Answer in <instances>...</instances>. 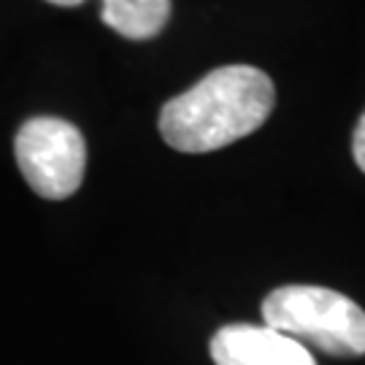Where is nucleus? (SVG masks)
<instances>
[{"instance_id": "obj_2", "label": "nucleus", "mask_w": 365, "mask_h": 365, "mask_svg": "<svg viewBox=\"0 0 365 365\" xmlns=\"http://www.w3.org/2000/svg\"><path fill=\"white\" fill-rule=\"evenodd\" d=\"M265 325L330 357L365 354V312L336 289L287 284L262 300Z\"/></svg>"}, {"instance_id": "obj_4", "label": "nucleus", "mask_w": 365, "mask_h": 365, "mask_svg": "<svg viewBox=\"0 0 365 365\" xmlns=\"http://www.w3.org/2000/svg\"><path fill=\"white\" fill-rule=\"evenodd\" d=\"M211 360L217 365H317L306 346L268 325H225L211 339Z\"/></svg>"}, {"instance_id": "obj_5", "label": "nucleus", "mask_w": 365, "mask_h": 365, "mask_svg": "<svg viewBox=\"0 0 365 365\" xmlns=\"http://www.w3.org/2000/svg\"><path fill=\"white\" fill-rule=\"evenodd\" d=\"M170 16V0H103V22L130 41L155 38Z\"/></svg>"}, {"instance_id": "obj_6", "label": "nucleus", "mask_w": 365, "mask_h": 365, "mask_svg": "<svg viewBox=\"0 0 365 365\" xmlns=\"http://www.w3.org/2000/svg\"><path fill=\"white\" fill-rule=\"evenodd\" d=\"M352 152H354V163L360 165V170L365 173V114L357 122V130H354V141H352Z\"/></svg>"}, {"instance_id": "obj_3", "label": "nucleus", "mask_w": 365, "mask_h": 365, "mask_svg": "<svg viewBox=\"0 0 365 365\" xmlns=\"http://www.w3.org/2000/svg\"><path fill=\"white\" fill-rule=\"evenodd\" d=\"M16 165L33 192L46 200L71 197L87 170L84 135L57 117L27 119L14 141Z\"/></svg>"}, {"instance_id": "obj_7", "label": "nucleus", "mask_w": 365, "mask_h": 365, "mask_svg": "<svg viewBox=\"0 0 365 365\" xmlns=\"http://www.w3.org/2000/svg\"><path fill=\"white\" fill-rule=\"evenodd\" d=\"M54 6H78V3H84V0H49Z\"/></svg>"}, {"instance_id": "obj_1", "label": "nucleus", "mask_w": 365, "mask_h": 365, "mask_svg": "<svg viewBox=\"0 0 365 365\" xmlns=\"http://www.w3.org/2000/svg\"><path fill=\"white\" fill-rule=\"evenodd\" d=\"M274 81L260 68L225 66L163 106L160 133L176 152L203 155L255 133L271 117Z\"/></svg>"}]
</instances>
